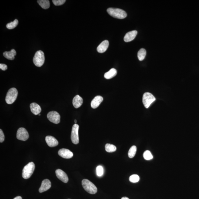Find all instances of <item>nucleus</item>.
Here are the masks:
<instances>
[{
  "mask_svg": "<svg viewBox=\"0 0 199 199\" xmlns=\"http://www.w3.org/2000/svg\"><path fill=\"white\" fill-rule=\"evenodd\" d=\"M107 12L111 16L118 19H123L127 16L125 11L119 8H109L107 9Z\"/></svg>",
  "mask_w": 199,
  "mask_h": 199,
  "instance_id": "1",
  "label": "nucleus"
},
{
  "mask_svg": "<svg viewBox=\"0 0 199 199\" xmlns=\"http://www.w3.org/2000/svg\"><path fill=\"white\" fill-rule=\"evenodd\" d=\"M82 185L85 190L90 194H95L97 192L96 187L95 184L88 179H84L82 181Z\"/></svg>",
  "mask_w": 199,
  "mask_h": 199,
  "instance_id": "2",
  "label": "nucleus"
},
{
  "mask_svg": "<svg viewBox=\"0 0 199 199\" xmlns=\"http://www.w3.org/2000/svg\"><path fill=\"white\" fill-rule=\"evenodd\" d=\"M35 168V164L33 162L29 163L24 167L22 172V177L24 179H27L30 178L34 172Z\"/></svg>",
  "mask_w": 199,
  "mask_h": 199,
  "instance_id": "3",
  "label": "nucleus"
},
{
  "mask_svg": "<svg viewBox=\"0 0 199 199\" xmlns=\"http://www.w3.org/2000/svg\"><path fill=\"white\" fill-rule=\"evenodd\" d=\"M18 95V91L16 88H11L7 92L5 101L7 104H12L16 100Z\"/></svg>",
  "mask_w": 199,
  "mask_h": 199,
  "instance_id": "4",
  "label": "nucleus"
},
{
  "mask_svg": "<svg viewBox=\"0 0 199 199\" xmlns=\"http://www.w3.org/2000/svg\"><path fill=\"white\" fill-rule=\"evenodd\" d=\"M35 65L37 67H41L45 62V56L43 52L38 51L35 53L33 60Z\"/></svg>",
  "mask_w": 199,
  "mask_h": 199,
  "instance_id": "5",
  "label": "nucleus"
},
{
  "mask_svg": "<svg viewBox=\"0 0 199 199\" xmlns=\"http://www.w3.org/2000/svg\"><path fill=\"white\" fill-rule=\"evenodd\" d=\"M156 98L152 94L146 92L143 94L142 101L146 108H148L151 104L156 100Z\"/></svg>",
  "mask_w": 199,
  "mask_h": 199,
  "instance_id": "6",
  "label": "nucleus"
},
{
  "mask_svg": "<svg viewBox=\"0 0 199 199\" xmlns=\"http://www.w3.org/2000/svg\"><path fill=\"white\" fill-rule=\"evenodd\" d=\"M79 125L76 123L74 124L72 128L71 139L72 142L74 144L79 143Z\"/></svg>",
  "mask_w": 199,
  "mask_h": 199,
  "instance_id": "7",
  "label": "nucleus"
},
{
  "mask_svg": "<svg viewBox=\"0 0 199 199\" xmlns=\"http://www.w3.org/2000/svg\"><path fill=\"white\" fill-rule=\"evenodd\" d=\"M48 119L50 121L55 124H58L60 122V114L55 111L49 112L47 115Z\"/></svg>",
  "mask_w": 199,
  "mask_h": 199,
  "instance_id": "8",
  "label": "nucleus"
},
{
  "mask_svg": "<svg viewBox=\"0 0 199 199\" xmlns=\"http://www.w3.org/2000/svg\"><path fill=\"white\" fill-rule=\"evenodd\" d=\"M16 137L18 140L22 141H25L28 139L29 134L25 128H20L18 130Z\"/></svg>",
  "mask_w": 199,
  "mask_h": 199,
  "instance_id": "9",
  "label": "nucleus"
},
{
  "mask_svg": "<svg viewBox=\"0 0 199 199\" xmlns=\"http://www.w3.org/2000/svg\"><path fill=\"white\" fill-rule=\"evenodd\" d=\"M57 178L64 183H67L68 181V178L66 173L62 170L57 169L55 171Z\"/></svg>",
  "mask_w": 199,
  "mask_h": 199,
  "instance_id": "10",
  "label": "nucleus"
},
{
  "mask_svg": "<svg viewBox=\"0 0 199 199\" xmlns=\"http://www.w3.org/2000/svg\"><path fill=\"white\" fill-rule=\"evenodd\" d=\"M58 154L59 156L64 158H71L73 156V153L69 149L63 148L59 150Z\"/></svg>",
  "mask_w": 199,
  "mask_h": 199,
  "instance_id": "11",
  "label": "nucleus"
},
{
  "mask_svg": "<svg viewBox=\"0 0 199 199\" xmlns=\"http://www.w3.org/2000/svg\"><path fill=\"white\" fill-rule=\"evenodd\" d=\"M51 184L50 181L48 179L42 181L41 186L39 189L40 193H42L48 190L51 187Z\"/></svg>",
  "mask_w": 199,
  "mask_h": 199,
  "instance_id": "12",
  "label": "nucleus"
},
{
  "mask_svg": "<svg viewBox=\"0 0 199 199\" xmlns=\"http://www.w3.org/2000/svg\"><path fill=\"white\" fill-rule=\"evenodd\" d=\"M47 145L50 147H54L58 145V142L56 138L51 136H47L45 138Z\"/></svg>",
  "mask_w": 199,
  "mask_h": 199,
  "instance_id": "13",
  "label": "nucleus"
},
{
  "mask_svg": "<svg viewBox=\"0 0 199 199\" xmlns=\"http://www.w3.org/2000/svg\"><path fill=\"white\" fill-rule=\"evenodd\" d=\"M137 31L133 30L127 33L124 36V41L125 42H129L134 40L137 34Z\"/></svg>",
  "mask_w": 199,
  "mask_h": 199,
  "instance_id": "14",
  "label": "nucleus"
},
{
  "mask_svg": "<svg viewBox=\"0 0 199 199\" xmlns=\"http://www.w3.org/2000/svg\"><path fill=\"white\" fill-rule=\"evenodd\" d=\"M103 100V97L100 96H96L91 103V106L92 108L95 109L97 108L99 106Z\"/></svg>",
  "mask_w": 199,
  "mask_h": 199,
  "instance_id": "15",
  "label": "nucleus"
},
{
  "mask_svg": "<svg viewBox=\"0 0 199 199\" xmlns=\"http://www.w3.org/2000/svg\"><path fill=\"white\" fill-rule=\"evenodd\" d=\"M109 46V42L108 40L104 41L99 44L97 48L98 52L102 53L106 52L107 49Z\"/></svg>",
  "mask_w": 199,
  "mask_h": 199,
  "instance_id": "16",
  "label": "nucleus"
},
{
  "mask_svg": "<svg viewBox=\"0 0 199 199\" xmlns=\"http://www.w3.org/2000/svg\"><path fill=\"white\" fill-rule=\"evenodd\" d=\"M30 108L31 112L35 115H38L41 111L40 106L36 103H31Z\"/></svg>",
  "mask_w": 199,
  "mask_h": 199,
  "instance_id": "17",
  "label": "nucleus"
},
{
  "mask_svg": "<svg viewBox=\"0 0 199 199\" xmlns=\"http://www.w3.org/2000/svg\"><path fill=\"white\" fill-rule=\"evenodd\" d=\"M83 99L82 97L78 95L76 96L73 99V104L74 107L76 108L80 107L82 106Z\"/></svg>",
  "mask_w": 199,
  "mask_h": 199,
  "instance_id": "18",
  "label": "nucleus"
},
{
  "mask_svg": "<svg viewBox=\"0 0 199 199\" xmlns=\"http://www.w3.org/2000/svg\"><path fill=\"white\" fill-rule=\"evenodd\" d=\"M4 57L9 60H13L14 59V56L16 55V52L14 49L10 51H6L3 53Z\"/></svg>",
  "mask_w": 199,
  "mask_h": 199,
  "instance_id": "19",
  "label": "nucleus"
},
{
  "mask_svg": "<svg viewBox=\"0 0 199 199\" xmlns=\"http://www.w3.org/2000/svg\"><path fill=\"white\" fill-rule=\"evenodd\" d=\"M117 74V71L114 68H112L109 71L105 73L104 77L107 79H109L113 78Z\"/></svg>",
  "mask_w": 199,
  "mask_h": 199,
  "instance_id": "20",
  "label": "nucleus"
},
{
  "mask_svg": "<svg viewBox=\"0 0 199 199\" xmlns=\"http://www.w3.org/2000/svg\"><path fill=\"white\" fill-rule=\"evenodd\" d=\"M37 2L42 8L45 9H49L50 7V2L48 0H38Z\"/></svg>",
  "mask_w": 199,
  "mask_h": 199,
  "instance_id": "21",
  "label": "nucleus"
},
{
  "mask_svg": "<svg viewBox=\"0 0 199 199\" xmlns=\"http://www.w3.org/2000/svg\"><path fill=\"white\" fill-rule=\"evenodd\" d=\"M105 150L107 152L109 153H112L115 152L117 150V148L115 145L112 144H111L109 143H107L105 145Z\"/></svg>",
  "mask_w": 199,
  "mask_h": 199,
  "instance_id": "22",
  "label": "nucleus"
},
{
  "mask_svg": "<svg viewBox=\"0 0 199 199\" xmlns=\"http://www.w3.org/2000/svg\"><path fill=\"white\" fill-rule=\"evenodd\" d=\"M146 52L144 49H141L139 50L138 53V57L140 61L143 60L145 59Z\"/></svg>",
  "mask_w": 199,
  "mask_h": 199,
  "instance_id": "23",
  "label": "nucleus"
},
{
  "mask_svg": "<svg viewBox=\"0 0 199 199\" xmlns=\"http://www.w3.org/2000/svg\"><path fill=\"white\" fill-rule=\"evenodd\" d=\"M137 150V148L135 146H133L131 147L128 152V155L130 158H134L135 156Z\"/></svg>",
  "mask_w": 199,
  "mask_h": 199,
  "instance_id": "24",
  "label": "nucleus"
},
{
  "mask_svg": "<svg viewBox=\"0 0 199 199\" xmlns=\"http://www.w3.org/2000/svg\"><path fill=\"white\" fill-rule=\"evenodd\" d=\"M18 20L16 19L14 21L11 22L10 23L7 24L6 25V27L9 29H14L18 25Z\"/></svg>",
  "mask_w": 199,
  "mask_h": 199,
  "instance_id": "25",
  "label": "nucleus"
},
{
  "mask_svg": "<svg viewBox=\"0 0 199 199\" xmlns=\"http://www.w3.org/2000/svg\"><path fill=\"white\" fill-rule=\"evenodd\" d=\"M143 156L145 160H147L152 159L153 158L152 154L149 150L145 151L143 153Z\"/></svg>",
  "mask_w": 199,
  "mask_h": 199,
  "instance_id": "26",
  "label": "nucleus"
},
{
  "mask_svg": "<svg viewBox=\"0 0 199 199\" xmlns=\"http://www.w3.org/2000/svg\"><path fill=\"white\" fill-rule=\"evenodd\" d=\"M139 176L136 174L132 175L129 178L130 181L133 182V183H136V182L139 181Z\"/></svg>",
  "mask_w": 199,
  "mask_h": 199,
  "instance_id": "27",
  "label": "nucleus"
},
{
  "mask_svg": "<svg viewBox=\"0 0 199 199\" xmlns=\"http://www.w3.org/2000/svg\"><path fill=\"white\" fill-rule=\"evenodd\" d=\"M104 173L103 167L101 166H97L96 168V173L98 176L101 177L103 176Z\"/></svg>",
  "mask_w": 199,
  "mask_h": 199,
  "instance_id": "28",
  "label": "nucleus"
},
{
  "mask_svg": "<svg viewBox=\"0 0 199 199\" xmlns=\"http://www.w3.org/2000/svg\"><path fill=\"white\" fill-rule=\"evenodd\" d=\"M66 1L65 0H53V3L57 6L63 5Z\"/></svg>",
  "mask_w": 199,
  "mask_h": 199,
  "instance_id": "29",
  "label": "nucleus"
},
{
  "mask_svg": "<svg viewBox=\"0 0 199 199\" xmlns=\"http://www.w3.org/2000/svg\"><path fill=\"white\" fill-rule=\"evenodd\" d=\"M5 140V135L4 134L2 130H0V142L1 143L3 142Z\"/></svg>",
  "mask_w": 199,
  "mask_h": 199,
  "instance_id": "30",
  "label": "nucleus"
},
{
  "mask_svg": "<svg viewBox=\"0 0 199 199\" xmlns=\"http://www.w3.org/2000/svg\"><path fill=\"white\" fill-rule=\"evenodd\" d=\"M0 68L3 71H6L7 69V66L5 64H0Z\"/></svg>",
  "mask_w": 199,
  "mask_h": 199,
  "instance_id": "31",
  "label": "nucleus"
},
{
  "mask_svg": "<svg viewBox=\"0 0 199 199\" xmlns=\"http://www.w3.org/2000/svg\"><path fill=\"white\" fill-rule=\"evenodd\" d=\"M14 199H22L21 197L20 196H18L14 198Z\"/></svg>",
  "mask_w": 199,
  "mask_h": 199,
  "instance_id": "32",
  "label": "nucleus"
},
{
  "mask_svg": "<svg viewBox=\"0 0 199 199\" xmlns=\"http://www.w3.org/2000/svg\"><path fill=\"white\" fill-rule=\"evenodd\" d=\"M121 199H130L127 197H123V198H122Z\"/></svg>",
  "mask_w": 199,
  "mask_h": 199,
  "instance_id": "33",
  "label": "nucleus"
},
{
  "mask_svg": "<svg viewBox=\"0 0 199 199\" xmlns=\"http://www.w3.org/2000/svg\"><path fill=\"white\" fill-rule=\"evenodd\" d=\"M74 121L75 123H77L76 120L75 119Z\"/></svg>",
  "mask_w": 199,
  "mask_h": 199,
  "instance_id": "34",
  "label": "nucleus"
},
{
  "mask_svg": "<svg viewBox=\"0 0 199 199\" xmlns=\"http://www.w3.org/2000/svg\"><path fill=\"white\" fill-rule=\"evenodd\" d=\"M38 115L40 116L41 115V114H38Z\"/></svg>",
  "mask_w": 199,
  "mask_h": 199,
  "instance_id": "35",
  "label": "nucleus"
},
{
  "mask_svg": "<svg viewBox=\"0 0 199 199\" xmlns=\"http://www.w3.org/2000/svg\"></svg>",
  "mask_w": 199,
  "mask_h": 199,
  "instance_id": "36",
  "label": "nucleus"
}]
</instances>
